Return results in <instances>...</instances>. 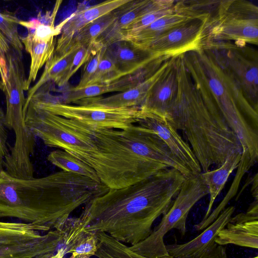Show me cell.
I'll list each match as a JSON object with an SVG mask.
<instances>
[{
  "instance_id": "6da1fadb",
  "label": "cell",
  "mask_w": 258,
  "mask_h": 258,
  "mask_svg": "<svg viewBox=\"0 0 258 258\" xmlns=\"http://www.w3.org/2000/svg\"><path fill=\"white\" fill-rule=\"evenodd\" d=\"M185 179L167 168L130 186L109 189L85 205L79 216L84 230L102 232L131 246L141 242L169 209Z\"/></svg>"
},
{
  "instance_id": "7a4b0ae2",
  "label": "cell",
  "mask_w": 258,
  "mask_h": 258,
  "mask_svg": "<svg viewBox=\"0 0 258 258\" xmlns=\"http://www.w3.org/2000/svg\"><path fill=\"white\" fill-rule=\"evenodd\" d=\"M90 125L94 150L79 160L94 169L108 189H119L142 181L167 168L185 178L194 176L149 130L133 124L125 130Z\"/></svg>"
},
{
  "instance_id": "3957f363",
  "label": "cell",
  "mask_w": 258,
  "mask_h": 258,
  "mask_svg": "<svg viewBox=\"0 0 258 258\" xmlns=\"http://www.w3.org/2000/svg\"><path fill=\"white\" fill-rule=\"evenodd\" d=\"M109 189L84 176L64 171L40 178L0 174V217L16 218L43 231L57 229L76 209Z\"/></svg>"
},
{
  "instance_id": "277c9868",
  "label": "cell",
  "mask_w": 258,
  "mask_h": 258,
  "mask_svg": "<svg viewBox=\"0 0 258 258\" xmlns=\"http://www.w3.org/2000/svg\"><path fill=\"white\" fill-rule=\"evenodd\" d=\"M177 87L166 120L182 131L203 172L221 166L235 152H242L240 142L220 111L205 103L184 64L183 54L175 57Z\"/></svg>"
},
{
  "instance_id": "5b68a950",
  "label": "cell",
  "mask_w": 258,
  "mask_h": 258,
  "mask_svg": "<svg viewBox=\"0 0 258 258\" xmlns=\"http://www.w3.org/2000/svg\"><path fill=\"white\" fill-rule=\"evenodd\" d=\"M186 69L203 100L220 111L253 165L258 159V111L246 98L219 55L207 45L183 54Z\"/></svg>"
},
{
  "instance_id": "8992f818",
  "label": "cell",
  "mask_w": 258,
  "mask_h": 258,
  "mask_svg": "<svg viewBox=\"0 0 258 258\" xmlns=\"http://www.w3.org/2000/svg\"><path fill=\"white\" fill-rule=\"evenodd\" d=\"M25 123L35 137L49 147L62 149L78 159L94 150L89 124L28 104Z\"/></svg>"
},
{
  "instance_id": "52a82bcc",
  "label": "cell",
  "mask_w": 258,
  "mask_h": 258,
  "mask_svg": "<svg viewBox=\"0 0 258 258\" xmlns=\"http://www.w3.org/2000/svg\"><path fill=\"white\" fill-rule=\"evenodd\" d=\"M209 194L208 188L201 175L185 179L170 208L163 215L161 221L150 235L141 242L128 246L133 252L148 258L168 256L164 237L172 229L182 236L186 232L188 213L194 206Z\"/></svg>"
},
{
  "instance_id": "ba28073f",
  "label": "cell",
  "mask_w": 258,
  "mask_h": 258,
  "mask_svg": "<svg viewBox=\"0 0 258 258\" xmlns=\"http://www.w3.org/2000/svg\"><path fill=\"white\" fill-rule=\"evenodd\" d=\"M29 104L37 109L103 128L125 130L148 117L138 107L113 108L64 104L43 87L33 95Z\"/></svg>"
},
{
  "instance_id": "9c48e42d",
  "label": "cell",
  "mask_w": 258,
  "mask_h": 258,
  "mask_svg": "<svg viewBox=\"0 0 258 258\" xmlns=\"http://www.w3.org/2000/svg\"><path fill=\"white\" fill-rule=\"evenodd\" d=\"M214 11L210 28V42L234 41L257 45V5L245 0L220 1Z\"/></svg>"
},
{
  "instance_id": "30bf717a",
  "label": "cell",
  "mask_w": 258,
  "mask_h": 258,
  "mask_svg": "<svg viewBox=\"0 0 258 258\" xmlns=\"http://www.w3.org/2000/svg\"><path fill=\"white\" fill-rule=\"evenodd\" d=\"M208 45L216 51L248 101L258 111L257 50L232 41H213Z\"/></svg>"
},
{
  "instance_id": "8fae6325",
  "label": "cell",
  "mask_w": 258,
  "mask_h": 258,
  "mask_svg": "<svg viewBox=\"0 0 258 258\" xmlns=\"http://www.w3.org/2000/svg\"><path fill=\"white\" fill-rule=\"evenodd\" d=\"M212 15L206 18L194 20L164 33L141 48L156 56H176L189 51H198L210 42Z\"/></svg>"
},
{
  "instance_id": "7c38bea8",
  "label": "cell",
  "mask_w": 258,
  "mask_h": 258,
  "mask_svg": "<svg viewBox=\"0 0 258 258\" xmlns=\"http://www.w3.org/2000/svg\"><path fill=\"white\" fill-rule=\"evenodd\" d=\"M217 2L177 1L171 12L150 25L125 35L121 40L128 41L142 47L163 34L189 22L210 16L213 13L211 8Z\"/></svg>"
},
{
  "instance_id": "4fadbf2b",
  "label": "cell",
  "mask_w": 258,
  "mask_h": 258,
  "mask_svg": "<svg viewBox=\"0 0 258 258\" xmlns=\"http://www.w3.org/2000/svg\"><path fill=\"white\" fill-rule=\"evenodd\" d=\"M225 208L199 235L182 244L165 245L169 255L178 258H227L225 247L215 242L218 233L229 221L235 211Z\"/></svg>"
},
{
  "instance_id": "5bb4252c",
  "label": "cell",
  "mask_w": 258,
  "mask_h": 258,
  "mask_svg": "<svg viewBox=\"0 0 258 258\" xmlns=\"http://www.w3.org/2000/svg\"><path fill=\"white\" fill-rule=\"evenodd\" d=\"M166 60L164 56L159 57L141 72L133 75L124 76L109 83L89 85L82 88L66 86L61 91L60 95L54 96L55 98L59 102L69 104L85 98L99 96L108 92L125 91L153 75Z\"/></svg>"
},
{
  "instance_id": "9a60e30c",
  "label": "cell",
  "mask_w": 258,
  "mask_h": 258,
  "mask_svg": "<svg viewBox=\"0 0 258 258\" xmlns=\"http://www.w3.org/2000/svg\"><path fill=\"white\" fill-rule=\"evenodd\" d=\"M215 241L221 246L234 244L257 249L258 200H254L245 213L231 217Z\"/></svg>"
},
{
  "instance_id": "2e32d148",
  "label": "cell",
  "mask_w": 258,
  "mask_h": 258,
  "mask_svg": "<svg viewBox=\"0 0 258 258\" xmlns=\"http://www.w3.org/2000/svg\"><path fill=\"white\" fill-rule=\"evenodd\" d=\"M138 123L157 135L172 154L189 170L194 177L202 173L201 167L190 146L167 121L147 117L140 120Z\"/></svg>"
},
{
  "instance_id": "e0dca14e",
  "label": "cell",
  "mask_w": 258,
  "mask_h": 258,
  "mask_svg": "<svg viewBox=\"0 0 258 258\" xmlns=\"http://www.w3.org/2000/svg\"><path fill=\"white\" fill-rule=\"evenodd\" d=\"M175 57L170 58L164 72L140 107L142 111L148 117L166 120L169 107L177 91Z\"/></svg>"
},
{
  "instance_id": "ac0fdd59",
  "label": "cell",
  "mask_w": 258,
  "mask_h": 258,
  "mask_svg": "<svg viewBox=\"0 0 258 258\" xmlns=\"http://www.w3.org/2000/svg\"><path fill=\"white\" fill-rule=\"evenodd\" d=\"M171 57L166 60L153 75L127 90L107 97L97 96L85 98L76 102L75 104L113 108H140L151 89L164 72Z\"/></svg>"
},
{
  "instance_id": "d6986e66",
  "label": "cell",
  "mask_w": 258,
  "mask_h": 258,
  "mask_svg": "<svg viewBox=\"0 0 258 258\" xmlns=\"http://www.w3.org/2000/svg\"><path fill=\"white\" fill-rule=\"evenodd\" d=\"M104 54L114 64L121 78L141 72L160 56L124 40L105 47Z\"/></svg>"
},
{
  "instance_id": "ffe728a7",
  "label": "cell",
  "mask_w": 258,
  "mask_h": 258,
  "mask_svg": "<svg viewBox=\"0 0 258 258\" xmlns=\"http://www.w3.org/2000/svg\"><path fill=\"white\" fill-rule=\"evenodd\" d=\"M130 0H108L87 8L78 9L69 17L56 42L54 53L61 55L68 51V45L74 34L98 18L114 11Z\"/></svg>"
},
{
  "instance_id": "44dd1931",
  "label": "cell",
  "mask_w": 258,
  "mask_h": 258,
  "mask_svg": "<svg viewBox=\"0 0 258 258\" xmlns=\"http://www.w3.org/2000/svg\"><path fill=\"white\" fill-rule=\"evenodd\" d=\"M155 0H130L118 8V15L114 22L95 41L102 47H106L121 39L126 28L138 17L148 12Z\"/></svg>"
},
{
  "instance_id": "7402d4cb",
  "label": "cell",
  "mask_w": 258,
  "mask_h": 258,
  "mask_svg": "<svg viewBox=\"0 0 258 258\" xmlns=\"http://www.w3.org/2000/svg\"><path fill=\"white\" fill-rule=\"evenodd\" d=\"M60 242V233L51 230L35 239L0 245V258H34L54 253Z\"/></svg>"
},
{
  "instance_id": "603a6c76",
  "label": "cell",
  "mask_w": 258,
  "mask_h": 258,
  "mask_svg": "<svg viewBox=\"0 0 258 258\" xmlns=\"http://www.w3.org/2000/svg\"><path fill=\"white\" fill-rule=\"evenodd\" d=\"M80 46H73L64 53L58 55L54 53L46 62L43 73L37 82L28 90L24 107L26 113L28 103L33 95L41 87L51 81L58 85L67 72L75 53Z\"/></svg>"
},
{
  "instance_id": "cb8c5ba5",
  "label": "cell",
  "mask_w": 258,
  "mask_h": 258,
  "mask_svg": "<svg viewBox=\"0 0 258 258\" xmlns=\"http://www.w3.org/2000/svg\"><path fill=\"white\" fill-rule=\"evenodd\" d=\"M241 157L242 153L235 152L229 155L220 167L200 174L208 187L210 195L207 210L202 220L206 219L211 213V210L216 198L223 189L230 175L238 167Z\"/></svg>"
},
{
  "instance_id": "d4e9b609",
  "label": "cell",
  "mask_w": 258,
  "mask_h": 258,
  "mask_svg": "<svg viewBox=\"0 0 258 258\" xmlns=\"http://www.w3.org/2000/svg\"><path fill=\"white\" fill-rule=\"evenodd\" d=\"M61 2V1H56L52 12H46L44 15L39 13L37 18L29 21L20 20L19 24L26 28L28 35L34 40L39 42L49 41L60 34L63 26L69 18H67L58 25L54 26L55 18Z\"/></svg>"
},
{
  "instance_id": "484cf974",
  "label": "cell",
  "mask_w": 258,
  "mask_h": 258,
  "mask_svg": "<svg viewBox=\"0 0 258 258\" xmlns=\"http://www.w3.org/2000/svg\"><path fill=\"white\" fill-rule=\"evenodd\" d=\"M25 50L30 54L31 62L25 91L28 90L32 82L35 81L40 69L53 55L56 41L54 37L47 42L34 40L29 35L21 37Z\"/></svg>"
},
{
  "instance_id": "4316f807",
  "label": "cell",
  "mask_w": 258,
  "mask_h": 258,
  "mask_svg": "<svg viewBox=\"0 0 258 258\" xmlns=\"http://www.w3.org/2000/svg\"><path fill=\"white\" fill-rule=\"evenodd\" d=\"M118 15V8L98 18L77 32L71 40L68 50L73 46H88L97 38L114 22Z\"/></svg>"
},
{
  "instance_id": "83f0119b",
  "label": "cell",
  "mask_w": 258,
  "mask_h": 258,
  "mask_svg": "<svg viewBox=\"0 0 258 258\" xmlns=\"http://www.w3.org/2000/svg\"><path fill=\"white\" fill-rule=\"evenodd\" d=\"M47 159L64 171L84 176L102 183L93 168L64 151H53L49 154Z\"/></svg>"
},
{
  "instance_id": "f1b7e54d",
  "label": "cell",
  "mask_w": 258,
  "mask_h": 258,
  "mask_svg": "<svg viewBox=\"0 0 258 258\" xmlns=\"http://www.w3.org/2000/svg\"><path fill=\"white\" fill-rule=\"evenodd\" d=\"M96 234L98 242L95 256L98 258H148L133 252L124 243L104 232H97ZM159 258L178 257L168 255Z\"/></svg>"
},
{
  "instance_id": "f546056e",
  "label": "cell",
  "mask_w": 258,
  "mask_h": 258,
  "mask_svg": "<svg viewBox=\"0 0 258 258\" xmlns=\"http://www.w3.org/2000/svg\"><path fill=\"white\" fill-rule=\"evenodd\" d=\"M38 231L42 230L30 223L0 221V245L38 238Z\"/></svg>"
},
{
  "instance_id": "4dcf8cb0",
  "label": "cell",
  "mask_w": 258,
  "mask_h": 258,
  "mask_svg": "<svg viewBox=\"0 0 258 258\" xmlns=\"http://www.w3.org/2000/svg\"><path fill=\"white\" fill-rule=\"evenodd\" d=\"M252 166L248 159L241 158L240 164L237 168V172L227 195L218 206L210 214L206 219L202 220L194 226L195 230L201 231L205 229L218 217L220 214L225 209V207L228 202L236 195L243 175Z\"/></svg>"
},
{
  "instance_id": "1f68e13d",
  "label": "cell",
  "mask_w": 258,
  "mask_h": 258,
  "mask_svg": "<svg viewBox=\"0 0 258 258\" xmlns=\"http://www.w3.org/2000/svg\"><path fill=\"white\" fill-rule=\"evenodd\" d=\"M176 2L173 0H155L154 5L148 12L138 17L126 28L123 32L121 39L125 35L150 25L171 12L175 7Z\"/></svg>"
},
{
  "instance_id": "d6a6232c",
  "label": "cell",
  "mask_w": 258,
  "mask_h": 258,
  "mask_svg": "<svg viewBox=\"0 0 258 258\" xmlns=\"http://www.w3.org/2000/svg\"><path fill=\"white\" fill-rule=\"evenodd\" d=\"M84 225L82 219L78 217H69L57 229L61 235L59 248L63 249L64 254L70 253V250L76 244L84 231Z\"/></svg>"
},
{
  "instance_id": "836d02e7",
  "label": "cell",
  "mask_w": 258,
  "mask_h": 258,
  "mask_svg": "<svg viewBox=\"0 0 258 258\" xmlns=\"http://www.w3.org/2000/svg\"><path fill=\"white\" fill-rule=\"evenodd\" d=\"M20 20L12 14L0 13V31L7 38L11 47L22 54L24 46L18 29Z\"/></svg>"
},
{
  "instance_id": "e575fe53",
  "label": "cell",
  "mask_w": 258,
  "mask_h": 258,
  "mask_svg": "<svg viewBox=\"0 0 258 258\" xmlns=\"http://www.w3.org/2000/svg\"><path fill=\"white\" fill-rule=\"evenodd\" d=\"M103 47L96 42L88 46H81L75 53L67 72L60 81L58 86H66L70 78L84 64L91 56Z\"/></svg>"
},
{
  "instance_id": "d590c367",
  "label": "cell",
  "mask_w": 258,
  "mask_h": 258,
  "mask_svg": "<svg viewBox=\"0 0 258 258\" xmlns=\"http://www.w3.org/2000/svg\"><path fill=\"white\" fill-rule=\"evenodd\" d=\"M98 238L96 233L84 230L70 251L74 258H90L97 250Z\"/></svg>"
},
{
  "instance_id": "8d00e7d4",
  "label": "cell",
  "mask_w": 258,
  "mask_h": 258,
  "mask_svg": "<svg viewBox=\"0 0 258 258\" xmlns=\"http://www.w3.org/2000/svg\"><path fill=\"white\" fill-rule=\"evenodd\" d=\"M120 78L119 72L114 64L103 54L98 68L88 86L109 83Z\"/></svg>"
},
{
  "instance_id": "74e56055",
  "label": "cell",
  "mask_w": 258,
  "mask_h": 258,
  "mask_svg": "<svg viewBox=\"0 0 258 258\" xmlns=\"http://www.w3.org/2000/svg\"><path fill=\"white\" fill-rule=\"evenodd\" d=\"M105 47L100 49L93 54L89 59L84 64L83 73L80 81L77 86V88H82L88 85L90 81L94 75L104 54Z\"/></svg>"
},
{
  "instance_id": "f35d334b",
  "label": "cell",
  "mask_w": 258,
  "mask_h": 258,
  "mask_svg": "<svg viewBox=\"0 0 258 258\" xmlns=\"http://www.w3.org/2000/svg\"><path fill=\"white\" fill-rule=\"evenodd\" d=\"M11 48L8 39L0 31V90L2 91L7 79V55Z\"/></svg>"
},
{
  "instance_id": "ab89813d",
  "label": "cell",
  "mask_w": 258,
  "mask_h": 258,
  "mask_svg": "<svg viewBox=\"0 0 258 258\" xmlns=\"http://www.w3.org/2000/svg\"><path fill=\"white\" fill-rule=\"evenodd\" d=\"M5 121V113L0 108V174L5 170L4 164L11 147L8 140V132Z\"/></svg>"
},
{
  "instance_id": "60d3db41",
  "label": "cell",
  "mask_w": 258,
  "mask_h": 258,
  "mask_svg": "<svg viewBox=\"0 0 258 258\" xmlns=\"http://www.w3.org/2000/svg\"><path fill=\"white\" fill-rule=\"evenodd\" d=\"M257 188V173H256L252 179V184L250 190L254 200H258Z\"/></svg>"
},
{
  "instance_id": "b9f144b4",
  "label": "cell",
  "mask_w": 258,
  "mask_h": 258,
  "mask_svg": "<svg viewBox=\"0 0 258 258\" xmlns=\"http://www.w3.org/2000/svg\"><path fill=\"white\" fill-rule=\"evenodd\" d=\"M63 249L59 248L55 253H54L50 258H65Z\"/></svg>"
},
{
  "instance_id": "7bdbcfd3",
  "label": "cell",
  "mask_w": 258,
  "mask_h": 258,
  "mask_svg": "<svg viewBox=\"0 0 258 258\" xmlns=\"http://www.w3.org/2000/svg\"><path fill=\"white\" fill-rule=\"evenodd\" d=\"M69 258H74V256L73 255H71V256Z\"/></svg>"
},
{
  "instance_id": "ee69618b",
  "label": "cell",
  "mask_w": 258,
  "mask_h": 258,
  "mask_svg": "<svg viewBox=\"0 0 258 258\" xmlns=\"http://www.w3.org/2000/svg\"><path fill=\"white\" fill-rule=\"evenodd\" d=\"M252 258H258V256L256 255V256H254V257H252Z\"/></svg>"
}]
</instances>
